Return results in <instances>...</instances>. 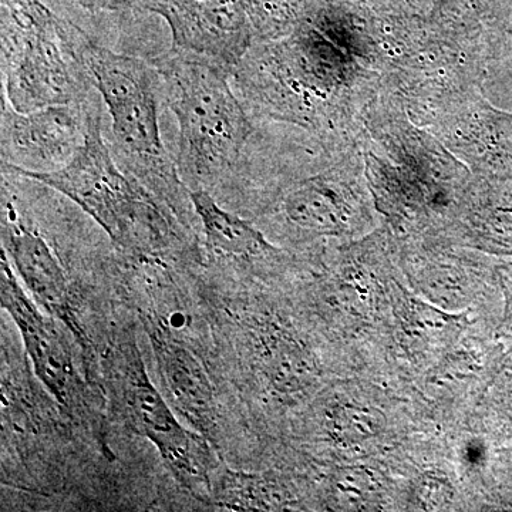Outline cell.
<instances>
[{
  "mask_svg": "<svg viewBox=\"0 0 512 512\" xmlns=\"http://www.w3.org/2000/svg\"><path fill=\"white\" fill-rule=\"evenodd\" d=\"M402 43L403 29L375 28L343 9L309 10L285 36L255 40L232 86L255 119L360 136Z\"/></svg>",
  "mask_w": 512,
  "mask_h": 512,
  "instance_id": "obj_1",
  "label": "cell"
},
{
  "mask_svg": "<svg viewBox=\"0 0 512 512\" xmlns=\"http://www.w3.org/2000/svg\"><path fill=\"white\" fill-rule=\"evenodd\" d=\"M2 170L52 188L73 201L121 251L136 258H157L184 249L173 211L127 174L103 137L101 106L87 103L84 143L72 160L47 173Z\"/></svg>",
  "mask_w": 512,
  "mask_h": 512,
  "instance_id": "obj_2",
  "label": "cell"
},
{
  "mask_svg": "<svg viewBox=\"0 0 512 512\" xmlns=\"http://www.w3.org/2000/svg\"><path fill=\"white\" fill-rule=\"evenodd\" d=\"M178 123V173L188 190H207L242 164L256 127L227 70L170 49L153 60Z\"/></svg>",
  "mask_w": 512,
  "mask_h": 512,
  "instance_id": "obj_3",
  "label": "cell"
},
{
  "mask_svg": "<svg viewBox=\"0 0 512 512\" xmlns=\"http://www.w3.org/2000/svg\"><path fill=\"white\" fill-rule=\"evenodd\" d=\"M83 56L111 117V153L120 167L188 224L195 215L190 190L161 137L158 99L163 94L153 62L123 55L83 36Z\"/></svg>",
  "mask_w": 512,
  "mask_h": 512,
  "instance_id": "obj_4",
  "label": "cell"
},
{
  "mask_svg": "<svg viewBox=\"0 0 512 512\" xmlns=\"http://www.w3.org/2000/svg\"><path fill=\"white\" fill-rule=\"evenodd\" d=\"M360 143L370 190L394 214L443 210L470 183L468 165L410 119L393 94L384 92L367 110Z\"/></svg>",
  "mask_w": 512,
  "mask_h": 512,
  "instance_id": "obj_5",
  "label": "cell"
},
{
  "mask_svg": "<svg viewBox=\"0 0 512 512\" xmlns=\"http://www.w3.org/2000/svg\"><path fill=\"white\" fill-rule=\"evenodd\" d=\"M83 36L35 0H3L2 96L10 106L33 111L92 99Z\"/></svg>",
  "mask_w": 512,
  "mask_h": 512,
  "instance_id": "obj_6",
  "label": "cell"
},
{
  "mask_svg": "<svg viewBox=\"0 0 512 512\" xmlns=\"http://www.w3.org/2000/svg\"><path fill=\"white\" fill-rule=\"evenodd\" d=\"M113 369L121 413L131 429L154 444L175 480L191 493L210 488L214 464L207 441L178 420L173 407L148 377L136 345H120Z\"/></svg>",
  "mask_w": 512,
  "mask_h": 512,
  "instance_id": "obj_7",
  "label": "cell"
},
{
  "mask_svg": "<svg viewBox=\"0 0 512 512\" xmlns=\"http://www.w3.org/2000/svg\"><path fill=\"white\" fill-rule=\"evenodd\" d=\"M2 308L18 326L37 379L69 413H83L87 387L74 362L72 343L64 336L63 325L26 295L18 274L2 249L0 274Z\"/></svg>",
  "mask_w": 512,
  "mask_h": 512,
  "instance_id": "obj_8",
  "label": "cell"
},
{
  "mask_svg": "<svg viewBox=\"0 0 512 512\" xmlns=\"http://www.w3.org/2000/svg\"><path fill=\"white\" fill-rule=\"evenodd\" d=\"M167 20L171 49L210 60L234 74L255 42L242 0H140Z\"/></svg>",
  "mask_w": 512,
  "mask_h": 512,
  "instance_id": "obj_9",
  "label": "cell"
},
{
  "mask_svg": "<svg viewBox=\"0 0 512 512\" xmlns=\"http://www.w3.org/2000/svg\"><path fill=\"white\" fill-rule=\"evenodd\" d=\"M87 103L18 111L2 96V164L47 173L69 163L84 143Z\"/></svg>",
  "mask_w": 512,
  "mask_h": 512,
  "instance_id": "obj_10",
  "label": "cell"
},
{
  "mask_svg": "<svg viewBox=\"0 0 512 512\" xmlns=\"http://www.w3.org/2000/svg\"><path fill=\"white\" fill-rule=\"evenodd\" d=\"M2 242L3 251L33 301L63 323L83 350L89 349V336L77 315L62 259L40 229L25 220L9 198H3Z\"/></svg>",
  "mask_w": 512,
  "mask_h": 512,
  "instance_id": "obj_11",
  "label": "cell"
},
{
  "mask_svg": "<svg viewBox=\"0 0 512 512\" xmlns=\"http://www.w3.org/2000/svg\"><path fill=\"white\" fill-rule=\"evenodd\" d=\"M148 339L168 397L195 430L210 436L217 421L214 386L200 357L170 329L148 322Z\"/></svg>",
  "mask_w": 512,
  "mask_h": 512,
  "instance_id": "obj_12",
  "label": "cell"
},
{
  "mask_svg": "<svg viewBox=\"0 0 512 512\" xmlns=\"http://www.w3.org/2000/svg\"><path fill=\"white\" fill-rule=\"evenodd\" d=\"M192 207L201 222L208 251L222 258L255 261L279 254L265 235L251 222L225 210L210 191H190Z\"/></svg>",
  "mask_w": 512,
  "mask_h": 512,
  "instance_id": "obj_13",
  "label": "cell"
},
{
  "mask_svg": "<svg viewBox=\"0 0 512 512\" xmlns=\"http://www.w3.org/2000/svg\"><path fill=\"white\" fill-rule=\"evenodd\" d=\"M256 359L269 390L284 399L302 396L318 380V366L311 353L285 330L262 332Z\"/></svg>",
  "mask_w": 512,
  "mask_h": 512,
  "instance_id": "obj_14",
  "label": "cell"
},
{
  "mask_svg": "<svg viewBox=\"0 0 512 512\" xmlns=\"http://www.w3.org/2000/svg\"><path fill=\"white\" fill-rule=\"evenodd\" d=\"M386 429L384 414L363 404H340L330 414V436L343 446H362Z\"/></svg>",
  "mask_w": 512,
  "mask_h": 512,
  "instance_id": "obj_15",
  "label": "cell"
},
{
  "mask_svg": "<svg viewBox=\"0 0 512 512\" xmlns=\"http://www.w3.org/2000/svg\"><path fill=\"white\" fill-rule=\"evenodd\" d=\"M255 40H271L291 32L299 18L296 0H242Z\"/></svg>",
  "mask_w": 512,
  "mask_h": 512,
  "instance_id": "obj_16",
  "label": "cell"
},
{
  "mask_svg": "<svg viewBox=\"0 0 512 512\" xmlns=\"http://www.w3.org/2000/svg\"><path fill=\"white\" fill-rule=\"evenodd\" d=\"M333 487L348 504H362L376 494L379 481L367 468L349 467L338 471Z\"/></svg>",
  "mask_w": 512,
  "mask_h": 512,
  "instance_id": "obj_17",
  "label": "cell"
},
{
  "mask_svg": "<svg viewBox=\"0 0 512 512\" xmlns=\"http://www.w3.org/2000/svg\"><path fill=\"white\" fill-rule=\"evenodd\" d=\"M450 497V490L446 484L436 478H426L420 484L419 498L426 505H441Z\"/></svg>",
  "mask_w": 512,
  "mask_h": 512,
  "instance_id": "obj_18",
  "label": "cell"
}]
</instances>
